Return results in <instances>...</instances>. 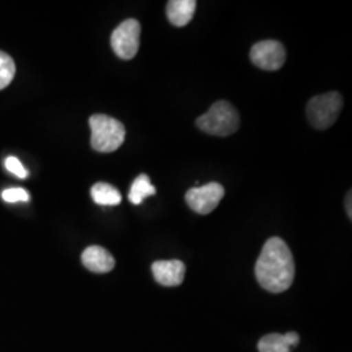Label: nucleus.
<instances>
[{
  "label": "nucleus",
  "instance_id": "nucleus-1",
  "mask_svg": "<svg viewBox=\"0 0 352 352\" xmlns=\"http://www.w3.org/2000/svg\"><path fill=\"white\" fill-rule=\"evenodd\" d=\"M256 277L261 287L279 294L289 289L295 277V263L287 244L280 238L265 243L256 263Z\"/></svg>",
  "mask_w": 352,
  "mask_h": 352
},
{
  "label": "nucleus",
  "instance_id": "nucleus-2",
  "mask_svg": "<svg viewBox=\"0 0 352 352\" xmlns=\"http://www.w3.org/2000/svg\"><path fill=\"white\" fill-rule=\"evenodd\" d=\"M91 129V148L100 153H113L118 151L126 139L124 126L107 115H93L89 119Z\"/></svg>",
  "mask_w": 352,
  "mask_h": 352
},
{
  "label": "nucleus",
  "instance_id": "nucleus-3",
  "mask_svg": "<svg viewBox=\"0 0 352 352\" xmlns=\"http://www.w3.org/2000/svg\"><path fill=\"white\" fill-rule=\"evenodd\" d=\"M196 123L202 132L208 135L226 138L239 129L240 116L230 102L218 101L208 113L200 116Z\"/></svg>",
  "mask_w": 352,
  "mask_h": 352
},
{
  "label": "nucleus",
  "instance_id": "nucleus-4",
  "mask_svg": "<svg viewBox=\"0 0 352 352\" xmlns=\"http://www.w3.org/2000/svg\"><path fill=\"white\" fill-rule=\"evenodd\" d=\"M343 107V98L340 93L331 91L314 97L307 104V116L317 129H327L336 123Z\"/></svg>",
  "mask_w": 352,
  "mask_h": 352
},
{
  "label": "nucleus",
  "instance_id": "nucleus-5",
  "mask_svg": "<svg viewBox=\"0 0 352 352\" xmlns=\"http://www.w3.org/2000/svg\"><path fill=\"white\" fill-rule=\"evenodd\" d=\"M141 25L135 19H128L118 26L111 34V47L118 58L131 60L136 56L140 49Z\"/></svg>",
  "mask_w": 352,
  "mask_h": 352
},
{
  "label": "nucleus",
  "instance_id": "nucleus-6",
  "mask_svg": "<svg viewBox=\"0 0 352 352\" xmlns=\"http://www.w3.org/2000/svg\"><path fill=\"white\" fill-rule=\"evenodd\" d=\"M223 197L225 188L219 183L212 182L201 187L189 189L186 195V201L193 212L206 215L213 212Z\"/></svg>",
  "mask_w": 352,
  "mask_h": 352
},
{
  "label": "nucleus",
  "instance_id": "nucleus-7",
  "mask_svg": "<svg viewBox=\"0 0 352 352\" xmlns=\"http://www.w3.org/2000/svg\"><path fill=\"white\" fill-rule=\"evenodd\" d=\"M250 56L256 67L265 71H278L286 62V50L280 42L266 39L253 45Z\"/></svg>",
  "mask_w": 352,
  "mask_h": 352
},
{
  "label": "nucleus",
  "instance_id": "nucleus-8",
  "mask_svg": "<svg viewBox=\"0 0 352 352\" xmlns=\"http://www.w3.org/2000/svg\"><path fill=\"white\" fill-rule=\"evenodd\" d=\"M151 272L160 285L164 287H176L184 280L186 265L180 260L155 261L151 265Z\"/></svg>",
  "mask_w": 352,
  "mask_h": 352
},
{
  "label": "nucleus",
  "instance_id": "nucleus-9",
  "mask_svg": "<svg viewBox=\"0 0 352 352\" xmlns=\"http://www.w3.org/2000/svg\"><path fill=\"white\" fill-rule=\"evenodd\" d=\"M81 260L88 270L98 274L109 273L115 267L113 254L100 245L88 247L85 251L82 252Z\"/></svg>",
  "mask_w": 352,
  "mask_h": 352
},
{
  "label": "nucleus",
  "instance_id": "nucleus-10",
  "mask_svg": "<svg viewBox=\"0 0 352 352\" xmlns=\"http://www.w3.org/2000/svg\"><path fill=\"white\" fill-rule=\"evenodd\" d=\"M197 3L195 0H171L167 3V19L174 26L187 25L196 12Z\"/></svg>",
  "mask_w": 352,
  "mask_h": 352
},
{
  "label": "nucleus",
  "instance_id": "nucleus-11",
  "mask_svg": "<svg viewBox=\"0 0 352 352\" xmlns=\"http://www.w3.org/2000/svg\"><path fill=\"white\" fill-rule=\"evenodd\" d=\"M91 199L98 205L115 206L122 202V195L118 189L109 183H97L91 187Z\"/></svg>",
  "mask_w": 352,
  "mask_h": 352
},
{
  "label": "nucleus",
  "instance_id": "nucleus-12",
  "mask_svg": "<svg viewBox=\"0 0 352 352\" xmlns=\"http://www.w3.org/2000/svg\"><path fill=\"white\" fill-rule=\"evenodd\" d=\"M155 195V187H153L149 176L141 174L132 183L128 199L133 205H140L146 197Z\"/></svg>",
  "mask_w": 352,
  "mask_h": 352
},
{
  "label": "nucleus",
  "instance_id": "nucleus-13",
  "mask_svg": "<svg viewBox=\"0 0 352 352\" xmlns=\"http://www.w3.org/2000/svg\"><path fill=\"white\" fill-rule=\"evenodd\" d=\"M258 351L289 352V347L282 334H269L258 342Z\"/></svg>",
  "mask_w": 352,
  "mask_h": 352
},
{
  "label": "nucleus",
  "instance_id": "nucleus-14",
  "mask_svg": "<svg viewBox=\"0 0 352 352\" xmlns=\"http://www.w3.org/2000/svg\"><path fill=\"white\" fill-rule=\"evenodd\" d=\"M16 74V65L12 58L0 51V90L7 88L12 82Z\"/></svg>",
  "mask_w": 352,
  "mask_h": 352
},
{
  "label": "nucleus",
  "instance_id": "nucleus-15",
  "mask_svg": "<svg viewBox=\"0 0 352 352\" xmlns=\"http://www.w3.org/2000/svg\"><path fill=\"white\" fill-rule=\"evenodd\" d=\"M1 197L6 202H19V201H29L30 197H29V193L26 192L25 189L23 188H10L3 190L1 193Z\"/></svg>",
  "mask_w": 352,
  "mask_h": 352
},
{
  "label": "nucleus",
  "instance_id": "nucleus-16",
  "mask_svg": "<svg viewBox=\"0 0 352 352\" xmlns=\"http://www.w3.org/2000/svg\"><path fill=\"white\" fill-rule=\"evenodd\" d=\"M6 168L10 173H12L13 175L17 176V177L25 179L26 176H28V171H26L25 167L23 166V164L16 157H8L6 160Z\"/></svg>",
  "mask_w": 352,
  "mask_h": 352
},
{
  "label": "nucleus",
  "instance_id": "nucleus-17",
  "mask_svg": "<svg viewBox=\"0 0 352 352\" xmlns=\"http://www.w3.org/2000/svg\"><path fill=\"white\" fill-rule=\"evenodd\" d=\"M283 337H285L286 343L289 344V347H295V346H298V343H299V336H298L295 331H289L287 334H285Z\"/></svg>",
  "mask_w": 352,
  "mask_h": 352
},
{
  "label": "nucleus",
  "instance_id": "nucleus-18",
  "mask_svg": "<svg viewBox=\"0 0 352 352\" xmlns=\"http://www.w3.org/2000/svg\"><path fill=\"white\" fill-rule=\"evenodd\" d=\"M351 197V190H350L349 195H347V199H346V210H347V214H349V218H350V219L352 218Z\"/></svg>",
  "mask_w": 352,
  "mask_h": 352
}]
</instances>
